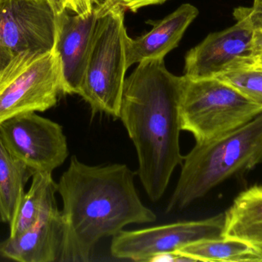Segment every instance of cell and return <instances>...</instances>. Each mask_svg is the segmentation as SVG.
Segmentation results:
<instances>
[{"mask_svg":"<svg viewBox=\"0 0 262 262\" xmlns=\"http://www.w3.org/2000/svg\"><path fill=\"white\" fill-rule=\"evenodd\" d=\"M226 214L206 219L179 221L134 231H124L113 237L111 254L118 259L150 261L160 254L206 239L223 238Z\"/></svg>","mask_w":262,"mask_h":262,"instance_id":"9","label":"cell"},{"mask_svg":"<svg viewBox=\"0 0 262 262\" xmlns=\"http://www.w3.org/2000/svg\"><path fill=\"white\" fill-rule=\"evenodd\" d=\"M166 0H103L102 3L99 5L101 9H107L112 6H119L124 11L130 10L137 12L141 8L150 5L161 4Z\"/></svg>","mask_w":262,"mask_h":262,"instance_id":"19","label":"cell"},{"mask_svg":"<svg viewBox=\"0 0 262 262\" xmlns=\"http://www.w3.org/2000/svg\"><path fill=\"white\" fill-rule=\"evenodd\" d=\"M185 79L166 69L164 58L143 60L125 78L119 118L137 152V175L154 203L183 164L180 103Z\"/></svg>","mask_w":262,"mask_h":262,"instance_id":"2","label":"cell"},{"mask_svg":"<svg viewBox=\"0 0 262 262\" xmlns=\"http://www.w3.org/2000/svg\"><path fill=\"white\" fill-rule=\"evenodd\" d=\"M261 250L240 240L206 239L187 245L177 251L195 261H249L255 251Z\"/></svg>","mask_w":262,"mask_h":262,"instance_id":"17","label":"cell"},{"mask_svg":"<svg viewBox=\"0 0 262 262\" xmlns=\"http://www.w3.org/2000/svg\"><path fill=\"white\" fill-rule=\"evenodd\" d=\"M0 140L8 152L34 173L52 172L69 156L62 126L30 112L0 124Z\"/></svg>","mask_w":262,"mask_h":262,"instance_id":"8","label":"cell"},{"mask_svg":"<svg viewBox=\"0 0 262 262\" xmlns=\"http://www.w3.org/2000/svg\"><path fill=\"white\" fill-rule=\"evenodd\" d=\"M56 21L46 0H0V49L13 57L50 52Z\"/></svg>","mask_w":262,"mask_h":262,"instance_id":"10","label":"cell"},{"mask_svg":"<svg viewBox=\"0 0 262 262\" xmlns=\"http://www.w3.org/2000/svg\"><path fill=\"white\" fill-rule=\"evenodd\" d=\"M254 48H255V55L259 58L262 55V30L255 31Z\"/></svg>","mask_w":262,"mask_h":262,"instance_id":"24","label":"cell"},{"mask_svg":"<svg viewBox=\"0 0 262 262\" xmlns=\"http://www.w3.org/2000/svg\"><path fill=\"white\" fill-rule=\"evenodd\" d=\"M230 85L249 99L262 106V65L229 72L217 77Z\"/></svg>","mask_w":262,"mask_h":262,"instance_id":"18","label":"cell"},{"mask_svg":"<svg viewBox=\"0 0 262 262\" xmlns=\"http://www.w3.org/2000/svg\"><path fill=\"white\" fill-rule=\"evenodd\" d=\"M61 86V66L54 48L15 57L0 79V124L20 114L54 107Z\"/></svg>","mask_w":262,"mask_h":262,"instance_id":"6","label":"cell"},{"mask_svg":"<svg viewBox=\"0 0 262 262\" xmlns=\"http://www.w3.org/2000/svg\"><path fill=\"white\" fill-rule=\"evenodd\" d=\"M98 8L90 55L79 94L92 114L119 118L127 71L125 11L119 6Z\"/></svg>","mask_w":262,"mask_h":262,"instance_id":"4","label":"cell"},{"mask_svg":"<svg viewBox=\"0 0 262 262\" xmlns=\"http://www.w3.org/2000/svg\"><path fill=\"white\" fill-rule=\"evenodd\" d=\"M69 10L80 15H87L95 8L89 0H69Z\"/></svg>","mask_w":262,"mask_h":262,"instance_id":"21","label":"cell"},{"mask_svg":"<svg viewBox=\"0 0 262 262\" xmlns=\"http://www.w3.org/2000/svg\"><path fill=\"white\" fill-rule=\"evenodd\" d=\"M262 161V113L212 139L196 143L183 157L182 170L166 212L180 211L232 175Z\"/></svg>","mask_w":262,"mask_h":262,"instance_id":"3","label":"cell"},{"mask_svg":"<svg viewBox=\"0 0 262 262\" xmlns=\"http://www.w3.org/2000/svg\"><path fill=\"white\" fill-rule=\"evenodd\" d=\"M99 12L95 6L87 15H57L54 50L61 66V93L79 94L90 55Z\"/></svg>","mask_w":262,"mask_h":262,"instance_id":"11","label":"cell"},{"mask_svg":"<svg viewBox=\"0 0 262 262\" xmlns=\"http://www.w3.org/2000/svg\"><path fill=\"white\" fill-rule=\"evenodd\" d=\"M89 1L94 7H95V6H99L102 3L103 0H89Z\"/></svg>","mask_w":262,"mask_h":262,"instance_id":"25","label":"cell"},{"mask_svg":"<svg viewBox=\"0 0 262 262\" xmlns=\"http://www.w3.org/2000/svg\"><path fill=\"white\" fill-rule=\"evenodd\" d=\"M62 237V217L55 204L32 227L0 243V256L20 262L58 261Z\"/></svg>","mask_w":262,"mask_h":262,"instance_id":"12","label":"cell"},{"mask_svg":"<svg viewBox=\"0 0 262 262\" xmlns=\"http://www.w3.org/2000/svg\"><path fill=\"white\" fill-rule=\"evenodd\" d=\"M49 3L56 15L64 12V11L69 10V0H46Z\"/></svg>","mask_w":262,"mask_h":262,"instance_id":"22","label":"cell"},{"mask_svg":"<svg viewBox=\"0 0 262 262\" xmlns=\"http://www.w3.org/2000/svg\"><path fill=\"white\" fill-rule=\"evenodd\" d=\"M9 223V237L13 238L32 227L46 209L56 204L57 183L52 172H35Z\"/></svg>","mask_w":262,"mask_h":262,"instance_id":"15","label":"cell"},{"mask_svg":"<svg viewBox=\"0 0 262 262\" xmlns=\"http://www.w3.org/2000/svg\"><path fill=\"white\" fill-rule=\"evenodd\" d=\"M136 175L125 164L89 166L72 156L57 183L63 204L58 261H91L103 238L115 236L129 225L157 221L139 197Z\"/></svg>","mask_w":262,"mask_h":262,"instance_id":"1","label":"cell"},{"mask_svg":"<svg viewBox=\"0 0 262 262\" xmlns=\"http://www.w3.org/2000/svg\"><path fill=\"white\" fill-rule=\"evenodd\" d=\"M33 172L12 156L0 140V221L9 223Z\"/></svg>","mask_w":262,"mask_h":262,"instance_id":"16","label":"cell"},{"mask_svg":"<svg viewBox=\"0 0 262 262\" xmlns=\"http://www.w3.org/2000/svg\"><path fill=\"white\" fill-rule=\"evenodd\" d=\"M245 12L255 31L262 30V0H254L252 8L244 7Z\"/></svg>","mask_w":262,"mask_h":262,"instance_id":"20","label":"cell"},{"mask_svg":"<svg viewBox=\"0 0 262 262\" xmlns=\"http://www.w3.org/2000/svg\"><path fill=\"white\" fill-rule=\"evenodd\" d=\"M15 58V57L12 56L10 54L8 53L6 51L0 49V79H1L3 73L7 69L8 66L10 65L12 60Z\"/></svg>","mask_w":262,"mask_h":262,"instance_id":"23","label":"cell"},{"mask_svg":"<svg viewBox=\"0 0 262 262\" xmlns=\"http://www.w3.org/2000/svg\"><path fill=\"white\" fill-rule=\"evenodd\" d=\"M185 78L181 129L192 133L196 143L230 132L262 113L261 105L219 78Z\"/></svg>","mask_w":262,"mask_h":262,"instance_id":"5","label":"cell"},{"mask_svg":"<svg viewBox=\"0 0 262 262\" xmlns=\"http://www.w3.org/2000/svg\"><path fill=\"white\" fill-rule=\"evenodd\" d=\"M225 214L223 238L240 240L262 250V186L242 192Z\"/></svg>","mask_w":262,"mask_h":262,"instance_id":"14","label":"cell"},{"mask_svg":"<svg viewBox=\"0 0 262 262\" xmlns=\"http://www.w3.org/2000/svg\"><path fill=\"white\" fill-rule=\"evenodd\" d=\"M234 26L209 34L187 52L184 75L190 79L217 78L229 72L256 66L255 32L244 7L234 10Z\"/></svg>","mask_w":262,"mask_h":262,"instance_id":"7","label":"cell"},{"mask_svg":"<svg viewBox=\"0 0 262 262\" xmlns=\"http://www.w3.org/2000/svg\"><path fill=\"white\" fill-rule=\"evenodd\" d=\"M199 15L196 7L183 4L170 15L154 23L152 30L143 36L126 39V58L128 69L145 59L164 58L165 55L179 45L189 25Z\"/></svg>","mask_w":262,"mask_h":262,"instance_id":"13","label":"cell"},{"mask_svg":"<svg viewBox=\"0 0 262 262\" xmlns=\"http://www.w3.org/2000/svg\"><path fill=\"white\" fill-rule=\"evenodd\" d=\"M259 63L260 64L262 65V55H261V56H260L259 58Z\"/></svg>","mask_w":262,"mask_h":262,"instance_id":"26","label":"cell"}]
</instances>
